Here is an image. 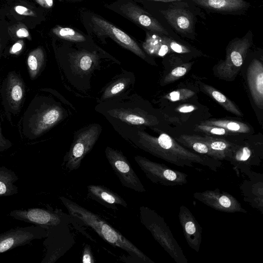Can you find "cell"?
<instances>
[{"instance_id":"277c9868","label":"cell","mask_w":263,"mask_h":263,"mask_svg":"<svg viewBox=\"0 0 263 263\" xmlns=\"http://www.w3.org/2000/svg\"><path fill=\"white\" fill-rule=\"evenodd\" d=\"M140 219L154 239L177 263H187L182 249L174 237L164 219L155 211L140 207Z\"/></svg>"},{"instance_id":"4316f807","label":"cell","mask_w":263,"mask_h":263,"mask_svg":"<svg viewBox=\"0 0 263 263\" xmlns=\"http://www.w3.org/2000/svg\"><path fill=\"white\" fill-rule=\"evenodd\" d=\"M18 179L13 171L5 166H0V197L17 194L18 187L14 183Z\"/></svg>"},{"instance_id":"bcb514c9","label":"cell","mask_w":263,"mask_h":263,"mask_svg":"<svg viewBox=\"0 0 263 263\" xmlns=\"http://www.w3.org/2000/svg\"><path fill=\"white\" fill-rule=\"evenodd\" d=\"M71 1H82V0H71Z\"/></svg>"},{"instance_id":"ffe728a7","label":"cell","mask_w":263,"mask_h":263,"mask_svg":"<svg viewBox=\"0 0 263 263\" xmlns=\"http://www.w3.org/2000/svg\"><path fill=\"white\" fill-rule=\"evenodd\" d=\"M168 23L178 32L186 34L193 30L194 22L191 14L181 8H170L162 11Z\"/></svg>"},{"instance_id":"d4e9b609","label":"cell","mask_w":263,"mask_h":263,"mask_svg":"<svg viewBox=\"0 0 263 263\" xmlns=\"http://www.w3.org/2000/svg\"><path fill=\"white\" fill-rule=\"evenodd\" d=\"M142 48L146 53L153 56L163 57L171 51L160 34L150 31L146 32Z\"/></svg>"},{"instance_id":"5b68a950","label":"cell","mask_w":263,"mask_h":263,"mask_svg":"<svg viewBox=\"0 0 263 263\" xmlns=\"http://www.w3.org/2000/svg\"><path fill=\"white\" fill-rule=\"evenodd\" d=\"M102 132L99 124H89L77 131L68 152L65 156L62 166L68 172L78 170L86 155L92 149Z\"/></svg>"},{"instance_id":"ac0fdd59","label":"cell","mask_w":263,"mask_h":263,"mask_svg":"<svg viewBox=\"0 0 263 263\" xmlns=\"http://www.w3.org/2000/svg\"><path fill=\"white\" fill-rule=\"evenodd\" d=\"M87 191L89 198L108 209L117 210L118 206H127L126 202L121 196L102 185H88Z\"/></svg>"},{"instance_id":"cb8c5ba5","label":"cell","mask_w":263,"mask_h":263,"mask_svg":"<svg viewBox=\"0 0 263 263\" xmlns=\"http://www.w3.org/2000/svg\"><path fill=\"white\" fill-rule=\"evenodd\" d=\"M252 156V151L248 146H237L234 148L229 161L233 166V168L237 172L249 174L251 173L248 170V165H251V160Z\"/></svg>"},{"instance_id":"ba28073f","label":"cell","mask_w":263,"mask_h":263,"mask_svg":"<svg viewBox=\"0 0 263 263\" xmlns=\"http://www.w3.org/2000/svg\"><path fill=\"white\" fill-rule=\"evenodd\" d=\"M134 160L146 177L153 183L167 186L183 185L187 182L188 175L172 169L166 165L136 155Z\"/></svg>"},{"instance_id":"d6a6232c","label":"cell","mask_w":263,"mask_h":263,"mask_svg":"<svg viewBox=\"0 0 263 263\" xmlns=\"http://www.w3.org/2000/svg\"><path fill=\"white\" fill-rule=\"evenodd\" d=\"M190 67L189 64H184L175 68L164 77L161 84L165 85L178 80L186 74Z\"/></svg>"},{"instance_id":"4dcf8cb0","label":"cell","mask_w":263,"mask_h":263,"mask_svg":"<svg viewBox=\"0 0 263 263\" xmlns=\"http://www.w3.org/2000/svg\"><path fill=\"white\" fill-rule=\"evenodd\" d=\"M44 62L45 53L42 47H38L29 53L27 62L29 74L32 79L37 76Z\"/></svg>"},{"instance_id":"7bdbcfd3","label":"cell","mask_w":263,"mask_h":263,"mask_svg":"<svg viewBox=\"0 0 263 263\" xmlns=\"http://www.w3.org/2000/svg\"><path fill=\"white\" fill-rule=\"evenodd\" d=\"M195 109L194 106L192 105H184L180 106L178 108L177 110L181 112L187 113L190 112Z\"/></svg>"},{"instance_id":"74e56055","label":"cell","mask_w":263,"mask_h":263,"mask_svg":"<svg viewBox=\"0 0 263 263\" xmlns=\"http://www.w3.org/2000/svg\"><path fill=\"white\" fill-rule=\"evenodd\" d=\"M82 262L83 263H93L95 262L90 247L88 245H86L84 247Z\"/></svg>"},{"instance_id":"7a4b0ae2","label":"cell","mask_w":263,"mask_h":263,"mask_svg":"<svg viewBox=\"0 0 263 263\" xmlns=\"http://www.w3.org/2000/svg\"><path fill=\"white\" fill-rule=\"evenodd\" d=\"M128 142L135 147L180 167H193L194 164L197 163L217 171L222 165L219 160L184 147L166 133L156 137L145 130H139Z\"/></svg>"},{"instance_id":"9c48e42d","label":"cell","mask_w":263,"mask_h":263,"mask_svg":"<svg viewBox=\"0 0 263 263\" xmlns=\"http://www.w3.org/2000/svg\"><path fill=\"white\" fill-rule=\"evenodd\" d=\"M90 25L93 33L98 37H109L121 46L151 63L150 60L138 44L126 32L109 22L97 14H92L90 17Z\"/></svg>"},{"instance_id":"2e32d148","label":"cell","mask_w":263,"mask_h":263,"mask_svg":"<svg viewBox=\"0 0 263 263\" xmlns=\"http://www.w3.org/2000/svg\"><path fill=\"white\" fill-rule=\"evenodd\" d=\"M178 217L189 246L198 252L202 241V229L191 211L185 205L179 209Z\"/></svg>"},{"instance_id":"9a60e30c","label":"cell","mask_w":263,"mask_h":263,"mask_svg":"<svg viewBox=\"0 0 263 263\" xmlns=\"http://www.w3.org/2000/svg\"><path fill=\"white\" fill-rule=\"evenodd\" d=\"M9 215L15 219L38 225L46 230L58 226L61 222L60 215L49 209L33 208L14 210Z\"/></svg>"},{"instance_id":"b9f144b4","label":"cell","mask_w":263,"mask_h":263,"mask_svg":"<svg viewBox=\"0 0 263 263\" xmlns=\"http://www.w3.org/2000/svg\"><path fill=\"white\" fill-rule=\"evenodd\" d=\"M40 5L44 8L49 9L53 5V0H35Z\"/></svg>"},{"instance_id":"ee69618b","label":"cell","mask_w":263,"mask_h":263,"mask_svg":"<svg viewBox=\"0 0 263 263\" xmlns=\"http://www.w3.org/2000/svg\"><path fill=\"white\" fill-rule=\"evenodd\" d=\"M148 1H159V2H165V3L181 1V0H148Z\"/></svg>"},{"instance_id":"ab89813d","label":"cell","mask_w":263,"mask_h":263,"mask_svg":"<svg viewBox=\"0 0 263 263\" xmlns=\"http://www.w3.org/2000/svg\"><path fill=\"white\" fill-rule=\"evenodd\" d=\"M12 143L9 140L6 139L2 135L0 124V152L6 151L10 148Z\"/></svg>"},{"instance_id":"44dd1931","label":"cell","mask_w":263,"mask_h":263,"mask_svg":"<svg viewBox=\"0 0 263 263\" xmlns=\"http://www.w3.org/2000/svg\"><path fill=\"white\" fill-rule=\"evenodd\" d=\"M73 70L79 74H85L97 68L99 57L95 52L85 50L72 52L69 55Z\"/></svg>"},{"instance_id":"e575fe53","label":"cell","mask_w":263,"mask_h":263,"mask_svg":"<svg viewBox=\"0 0 263 263\" xmlns=\"http://www.w3.org/2000/svg\"><path fill=\"white\" fill-rule=\"evenodd\" d=\"M195 94L194 92L189 89H180L171 92L164 97L170 101H178L187 99Z\"/></svg>"},{"instance_id":"8d00e7d4","label":"cell","mask_w":263,"mask_h":263,"mask_svg":"<svg viewBox=\"0 0 263 263\" xmlns=\"http://www.w3.org/2000/svg\"><path fill=\"white\" fill-rule=\"evenodd\" d=\"M165 43L169 47L171 50L178 53H187L191 52L186 46L175 41L166 35L160 34Z\"/></svg>"},{"instance_id":"484cf974","label":"cell","mask_w":263,"mask_h":263,"mask_svg":"<svg viewBox=\"0 0 263 263\" xmlns=\"http://www.w3.org/2000/svg\"><path fill=\"white\" fill-rule=\"evenodd\" d=\"M197 136L213 151L219 154L223 160H229L236 144L223 139L216 138L207 135Z\"/></svg>"},{"instance_id":"f6af8a7d","label":"cell","mask_w":263,"mask_h":263,"mask_svg":"<svg viewBox=\"0 0 263 263\" xmlns=\"http://www.w3.org/2000/svg\"><path fill=\"white\" fill-rule=\"evenodd\" d=\"M2 48H3V44H2L1 39L0 37V58L1 56L2 52Z\"/></svg>"},{"instance_id":"e0dca14e","label":"cell","mask_w":263,"mask_h":263,"mask_svg":"<svg viewBox=\"0 0 263 263\" xmlns=\"http://www.w3.org/2000/svg\"><path fill=\"white\" fill-rule=\"evenodd\" d=\"M135 82L134 74L130 71H123L115 77L102 90L98 103L104 102L131 91Z\"/></svg>"},{"instance_id":"8fae6325","label":"cell","mask_w":263,"mask_h":263,"mask_svg":"<svg viewBox=\"0 0 263 263\" xmlns=\"http://www.w3.org/2000/svg\"><path fill=\"white\" fill-rule=\"evenodd\" d=\"M47 234L46 228L33 224L10 229L0 233V254L28 245L35 239L45 238Z\"/></svg>"},{"instance_id":"f1b7e54d","label":"cell","mask_w":263,"mask_h":263,"mask_svg":"<svg viewBox=\"0 0 263 263\" xmlns=\"http://www.w3.org/2000/svg\"><path fill=\"white\" fill-rule=\"evenodd\" d=\"M243 184L250 189V191H242L243 194L250 193V195L246 197L247 202L254 208L257 209L262 212L263 209V192H262V182H252L251 180L245 181Z\"/></svg>"},{"instance_id":"1f68e13d","label":"cell","mask_w":263,"mask_h":263,"mask_svg":"<svg viewBox=\"0 0 263 263\" xmlns=\"http://www.w3.org/2000/svg\"><path fill=\"white\" fill-rule=\"evenodd\" d=\"M52 32L59 38L72 42L81 43L86 40L85 35L70 27L57 25L52 29Z\"/></svg>"},{"instance_id":"603a6c76","label":"cell","mask_w":263,"mask_h":263,"mask_svg":"<svg viewBox=\"0 0 263 263\" xmlns=\"http://www.w3.org/2000/svg\"><path fill=\"white\" fill-rule=\"evenodd\" d=\"M196 4L210 10L232 12L246 8L248 4L243 0H191Z\"/></svg>"},{"instance_id":"30bf717a","label":"cell","mask_w":263,"mask_h":263,"mask_svg":"<svg viewBox=\"0 0 263 263\" xmlns=\"http://www.w3.org/2000/svg\"><path fill=\"white\" fill-rule=\"evenodd\" d=\"M105 154L112 170L123 186L139 193L146 192L129 161L121 151L106 146Z\"/></svg>"},{"instance_id":"5bb4252c","label":"cell","mask_w":263,"mask_h":263,"mask_svg":"<svg viewBox=\"0 0 263 263\" xmlns=\"http://www.w3.org/2000/svg\"><path fill=\"white\" fill-rule=\"evenodd\" d=\"M118 9L124 16L149 31L168 35L167 30L156 19L136 4L126 2L120 5Z\"/></svg>"},{"instance_id":"7c38bea8","label":"cell","mask_w":263,"mask_h":263,"mask_svg":"<svg viewBox=\"0 0 263 263\" xmlns=\"http://www.w3.org/2000/svg\"><path fill=\"white\" fill-rule=\"evenodd\" d=\"M193 197L196 199L211 208L223 212L247 213L240 203L231 194L220 192L219 189L195 192Z\"/></svg>"},{"instance_id":"60d3db41","label":"cell","mask_w":263,"mask_h":263,"mask_svg":"<svg viewBox=\"0 0 263 263\" xmlns=\"http://www.w3.org/2000/svg\"><path fill=\"white\" fill-rule=\"evenodd\" d=\"M24 46L23 40H18L15 42L10 49V52L12 54H18L23 49Z\"/></svg>"},{"instance_id":"7402d4cb","label":"cell","mask_w":263,"mask_h":263,"mask_svg":"<svg viewBox=\"0 0 263 263\" xmlns=\"http://www.w3.org/2000/svg\"><path fill=\"white\" fill-rule=\"evenodd\" d=\"M176 140L197 154L219 161L223 160L219 154L213 151L205 143L199 139L196 135H183L176 138Z\"/></svg>"},{"instance_id":"d6986e66","label":"cell","mask_w":263,"mask_h":263,"mask_svg":"<svg viewBox=\"0 0 263 263\" xmlns=\"http://www.w3.org/2000/svg\"><path fill=\"white\" fill-rule=\"evenodd\" d=\"M247 82L253 100L256 105L262 108L263 106V65L254 59L248 67Z\"/></svg>"},{"instance_id":"d590c367","label":"cell","mask_w":263,"mask_h":263,"mask_svg":"<svg viewBox=\"0 0 263 263\" xmlns=\"http://www.w3.org/2000/svg\"><path fill=\"white\" fill-rule=\"evenodd\" d=\"M196 130L207 135L223 136L232 134L222 127L201 124L196 126Z\"/></svg>"},{"instance_id":"52a82bcc","label":"cell","mask_w":263,"mask_h":263,"mask_svg":"<svg viewBox=\"0 0 263 263\" xmlns=\"http://www.w3.org/2000/svg\"><path fill=\"white\" fill-rule=\"evenodd\" d=\"M251 44L252 33L250 31L243 37L232 41L228 46L225 60L214 66V74L226 81L234 80L243 64Z\"/></svg>"},{"instance_id":"4fadbf2b","label":"cell","mask_w":263,"mask_h":263,"mask_svg":"<svg viewBox=\"0 0 263 263\" xmlns=\"http://www.w3.org/2000/svg\"><path fill=\"white\" fill-rule=\"evenodd\" d=\"M3 102L8 111H20L25 96V87L23 80L15 72L9 73L3 85Z\"/></svg>"},{"instance_id":"f35d334b","label":"cell","mask_w":263,"mask_h":263,"mask_svg":"<svg viewBox=\"0 0 263 263\" xmlns=\"http://www.w3.org/2000/svg\"><path fill=\"white\" fill-rule=\"evenodd\" d=\"M13 9L17 13L22 15L28 16H36V15L34 11L22 5L15 6Z\"/></svg>"},{"instance_id":"836d02e7","label":"cell","mask_w":263,"mask_h":263,"mask_svg":"<svg viewBox=\"0 0 263 263\" xmlns=\"http://www.w3.org/2000/svg\"><path fill=\"white\" fill-rule=\"evenodd\" d=\"M8 32L13 39L26 38L31 40V36L26 26L22 23H18L8 28Z\"/></svg>"},{"instance_id":"83f0119b","label":"cell","mask_w":263,"mask_h":263,"mask_svg":"<svg viewBox=\"0 0 263 263\" xmlns=\"http://www.w3.org/2000/svg\"><path fill=\"white\" fill-rule=\"evenodd\" d=\"M200 86L203 92L212 97L226 110L237 116L243 117V114L235 104L221 92L211 86L202 83Z\"/></svg>"},{"instance_id":"8992f818","label":"cell","mask_w":263,"mask_h":263,"mask_svg":"<svg viewBox=\"0 0 263 263\" xmlns=\"http://www.w3.org/2000/svg\"><path fill=\"white\" fill-rule=\"evenodd\" d=\"M66 113L58 103L43 102L29 116H26L25 134L28 138H37L62 121Z\"/></svg>"},{"instance_id":"f546056e","label":"cell","mask_w":263,"mask_h":263,"mask_svg":"<svg viewBox=\"0 0 263 263\" xmlns=\"http://www.w3.org/2000/svg\"><path fill=\"white\" fill-rule=\"evenodd\" d=\"M201 124L222 127L231 133L246 134L251 131L250 127L247 124L237 121L210 120L201 123Z\"/></svg>"},{"instance_id":"6da1fadb","label":"cell","mask_w":263,"mask_h":263,"mask_svg":"<svg viewBox=\"0 0 263 263\" xmlns=\"http://www.w3.org/2000/svg\"><path fill=\"white\" fill-rule=\"evenodd\" d=\"M129 91L121 96L98 103L95 110L102 115L126 141L139 130L153 128L159 120L149 105L141 96Z\"/></svg>"},{"instance_id":"3957f363","label":"cell","mask_w":263,"mask_h":263,"mask_svg":"<svg viewBox=\"0 0 263 263\" xmlns=\"http://www.w3.org/2000/svg\"><path fill=\"white\" fill-rule=\"evenodd\" d=\"M60 199L69 214L91 228L110 245L127 252L138 261L154 263L129 240L96 214L65 197Z\"/></svg>"}]
</instances>
